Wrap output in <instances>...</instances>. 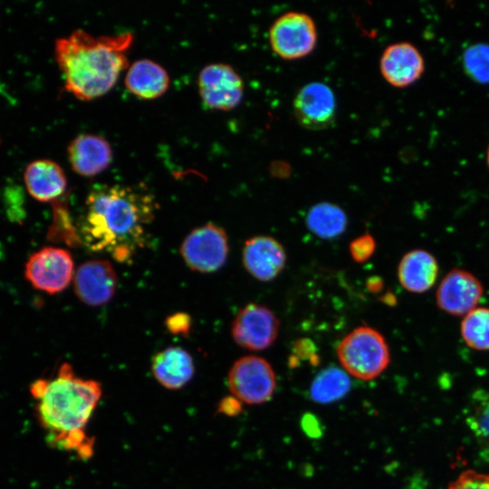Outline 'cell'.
<instances>
[{
	"label": "cell",
	"mask_w": 489,
	"mask_h": 489,
	"mask_svg": "<svg viewBox=\"0 0 489 489\" xmlns=\"http://www.w3.org/2000/svg\"><path fill=\"white\" fill-rule=\"evenodd\" d=\"M156 210L155 198L140 187L96 186L85 200L80 238L91 251L128 263L145 245Z\"/></svg>",
	"instance_id": "cell-1"
},
{
	"label": "cell",
	"mask_w": 489,
	"mask_h": 489,
	"mask_svg": "<svg viewBox=\"0 0 489 489\" xmlns=\"http://www.w3.org/2000/svg\"><path fill=\"white\" fill-rule=\"evenodd\" d=\"M31 393L37 399L36 412L47 441L89 458L94 442L86 427L101 398V384L76 376L72 367L63 363L53 379L34 381Z\"/></svg>",
	"instance_id": "cell-2"
},
{
	"label": "cell",
	"mask_w": 489,
	"mask_h": 489,
	"mask_svg": "<svg viewBox=\"0 0 489 489\" xmlns=\"http://www.w3.org/2000/svg\"><path fill=\"white\" fill-rule=\"evenodd\" d=\"M133 34L94 36L77 29L55 41L54 57L64 88L82 101H91L109 92L120 73L129 68L128 51Z\"/></svg>",
	"instance_id": "cell-3"
},
{
	"label": "cell",
	"mask_w": 489,
	"mask_h": 489,
	"mask_svg": "<svg viewBox=\"0 0 489 489\" xmlns=\"http://www.w3.org/2000/svg\"><path fill=\"white\" fill-rule=\"evenodd\" d=\"M337 355L345 371L361 380L378 378L390 361L385 338L369 326H360L348 333L339 343Z\"/></svg>",
	"instance_id": "cell-4"
},
{
	"label": "cell",
	"mask_w": 489,
	"mask_h": 489,
	"mask_svg": "<svg viewBox=\"0 0 489 489\" xmlns=\"http://www.w3.org/2000/svg\"><path fill=\"white\" fill-rule=\"evenodd\" d=\"M276 375L264 358L249 355L234 362L227 375V385L243 404L260 405L269 401L276 388Z\"/></svg>",
	"instance_id": "cell-5"
},
{
	"label": "cell",
	"mask_w": 489,
	"mask_h": 489,
	"mask_svg": "<svg viewBox=\"0 0 489 489\" xmlns=\"http://www.w3.org/2000/svg\"><path fill=\"white\" fill-rule=\"evenodd\" d=\"M273 52L283 59L293 60L309 54L316 45L317 30L312 18L291 11L279 16L269 30Z\"/></svg>",
	"instance_id": "cell-6"
},
{
	"label": "cell",
	"mask_w": 489,
	"mask_h": 489,
	"mask_svg": "<svg viewBox=\"0 0 489 489\" xmlns=\"http://www.w3.org/2000/svg\"><path fill=\"white\" fill-rule=\"evenodd\" d=\"M228 251L226 233L215 224H206L191 231L180 247L187 265L199 273L220 269L226 261Z\"/></svg>",
	"instance_id": "cell-7"
},
{
	"label": "cell",
	"mask_w": 489,
	"mask_h": 489,
	"mask_svg": "<svg viewBox=\"0 0 489 489\" xmlns=\"http://www.w3.org/2000/svg\"><path fill=\"white\" fill-rule=\"evenodd\" d=\"M24 275L36 290L50 294L61 292L72 280V257L63 248L43 247L29 256L25 264Z\"/></svg>",
	"instance_id": "cell-8"
},
{
	"label": "cell",
	"mask_w": 489,
	"mask_h": 489,
	"mask_svg": "<svg viewBox=\"0 0 489 489\" xmlns=\"http://www.w3.org/2000/svg\"><path fill=\"white\" fill-rule=\"evenodd\" d=\"M279 321L265 305L248 303L235 317L232 336L240 347L253 350H264L271 347L277 339Z\"/></svg>",
	"instance_id": "cell-9"
},
{
	"label": "cell",
	"mask_w": 489,
	"mask_h": 489,
	"mask_svg": "<svg viewBox=\"0 0 489 489\" xmlns=\"http://www.w3.org/2000/svg\"><path fill=\"white\" fill-rule=\"evenodd\" d=\"M197 86L202 101L209 109L230 110L243 98L244 83L235 70L225 63H211L198 74Z\"/></svg>",
	"instance_id": "cell-10"
},
{
	"label": "cell",
	"mask_w": 489,
	"mask_h": 489,
	"mask_svg": "<svg viewBox=\"0 0 489 489\" xmlns=\"http://www.w3.org/2000/svg\"><path fill=\"white\" fill-rule=\"evenodd\" d=\"M483 294V285L476 276L466 270L455 268L440 281L436 301L440 310L460 316L475 309Z\"/></svg>",
	"instance_id": "cell-11"
},
{
	"label": "cell",
	"mask_w": 489,
	"mask_h": 489,
	"mask_svg": "<svg viewBox=\"0 0 489 489\" xmlns=\"http://www.w3.org/2000/svg\"><path fill=\"white\" fill-rule=\"evenodd\" d=\"M293 113L305 129L319 130L330 127L336 115L333 91L327 84L320 82L304 85L293 100Z\"/></svg>",
	"instance_id": "cell-12"
},
{
	"label": "cell",
	"mask_w": 489,
	"mask_h": 489,
	"mask_svg": "<svg viewBox=\"0 0 489 489\" xmlns=\"http://www.w3.org/2000/svg\"><path fill=\"white\" fill-rule=\"evenodd\" d=\"M117 274L107 260H90L82 264L73 277L77 297L90 306L109 302L117 289Z\"/></svg>",
	"instance_id": "cell-13"
},
{
	"label": "cell",
	"mask_w": 489,
	"mask_h": 489,
	"mask_svg": "<svg viewBox=\"0 0 489 489\" xmlns=\"http://www.w3.org/2000/svg\"><path fill=\"white\" fill-rule=\"evenodd\" d=\"M379 67L382 76L390 85L403 88L411 85L422 76L425 62L414 44L399 42L384 50Z\"/></svg>",
	"instance_id": "cell-14"
},
{
	"label": "cell",
	"mask_w": 489,
	"mask_h": 489,
	"mask_svg": "<svg viewBox=\"0 0 489 489\" xmlns=\"http://www.w3.org/2000/svg\"><path fill=\"white\" fill-rule=\"evenodd\" d=\"M246 271L261 282L273 280L284 268L286 254L275 238L256 235L247 239L242 252Z\"/></svg>",
	"instance_id": "cell-15"
},
{
	"label": "cell",
	"mask_w": 489,
	"mask_h": 489,
	"mask_svg": "<svg viewBox=\"0 0 489 489\" xmlns=\"http://www.w3.org/2000/svg\"><path fill=\"white\" fill-rule=\"evenodd\" d=\"M68 160L74 172L93 177L104 171L111 163L112 149L109 141L100 136L84 133L73 139L68 146Z\"/></svg>",
	"instance_id": "cell-16"
},
{
	"label": "cell",
	"mask_w": 489,
	"mask_h": 489,
	"mask_svg": "<svg viewBox=\"0 0 489 489\" xmlns=\"http://www.w3.org/2000/svg\"><path fill=\"white\" fill-rule=\"evenodd\" d=\"M30 196L40 202H55L67 188V178L59 164L51 159H37L29 163L24 174Z\"/></svg>",
	"instance_id": "cell-17"
},
{
	"label": "cell",
	"mask_w": 489,
	"mask_h": 489,
	"mask_svg": "<svg viewBox=\"0 0 489 489\" xmlns=\"http://www.w3.org/2000/svg\"><path fill=\"white\" fill-rule=\"evenodd\" d=\"M151 371L156 380L168 389H179L187 385L195 373L191 355L180 347H168L152 359Z\"/></svg>",
	"instance_id": "cell-18"
},
{
	"label": "cell",
	"mask_w": 489,
	"mask_h": 489,
	"mask_svg": "<svg viewBox=\"0 0 489 489\" xmlns=\"http://www.w3.org/2000/svg\"><path fill=\"white\" fill-rule=\"evenodd\" d=\"M437 274L436 259L423 249L408 252L398 266V277L401 286L415 293L428 291L435 284Z\"/></svg>",
	"instance_id": "cell-19"
},
{
	"label": "cell",
	"mask_w": 489,
	"mask_h": 489,
	"mask_svg": "<svg viewBox=\"0 0 489 489\" xmlns=\"http://www.w3.org/2000/svg\"><path fill=\"white\" fill-rule=\"evenodd\" d=\"M124 82L133 95L143 100L157 99L169 87L168 72L149 59H139L129 65Z\"/></svg>",
	"instance_id": "cell-20"
},
{
	"label": "cell",
	"mask_w": 489,
	"mask_h": 489,
	"mask_svg": "<svg viewBox=\"0 0 489 489\" xmlns=\"http://www.w3.org/2000/svg\"><path fill=\"white\" fill-rule=\"evenodd\" d=\"M306 225L311 232L322 239H332L340 235L347 226V216L337 205L321 202L308 212Z\"/></svg>",
	"instance_id": "cell-21"
},
{
	"label": "cell",
	"mask_w": 489,
	"mask_h": 489,
	"mask_svg": "<svg viewBox=\"0 0 489 489\" xmlns=\"http://www.w3.org/2000/svg\"><path fill=\"white\" fill-rule=\"evenodd\" d=\"M351 387L349 374L337 367H329L319 372L312 382L309 395L320 404L335 402L347 395Z\"/></svg>",
	"instance_id": "cell-22"
},
{
	"label": "cell",
	"mask_w": 489,
	"mask_h": 489,
	"mask_svg": "<svg viewBox=\"0 0 489 489\" xmlns=\"http://www.w3.org/2000/svg\"><path fill=\"white\" fill-rule=\"evenodd\" d=\"M460 332L469 348L489 350V308H475L465 314L461 321Z\"/></svg>",
	"instance_id": "cell-23"
},
{
	"label": "cell",
	"mask_w": 489,
	"mask_h": 489,
	"mask_svg": "<svg viewBox=\"0 0 489 489\" xmlns=\"http://www.w3.org/2000/svg\"><path fill=\"white\" fill-rule=\"evenodd\" d=\"M466 420L480 447L489 455V392L474 398Z\"/></svg>",
	"instance_id": "cell-24"
},
{
	"label": "cell",
	"mask_w": 489,
	"mask_h": 489,
	"mask_svg": "<svg viewBox=\"0 0 489 489\" xmlns=\"http://www.w3.org/2000/svg\"><path fill=\"white\" fill-rule=\"evenodd\" d=\"M462 66L474 82L489 83V44L478 43L469 45L462 54Z\"/></svg>",
	"instance_id": "cell-25"
},
{
	"label": "cell",
	"mask_w": 489,
	"mask_h": 489,
	"mask_svg": "<svg viewBox=\"0 0 489 489\" xmlns=\"http://www.w3.org/2000/svg\"><path fill=\"white\" fill-rule=\"evenodd\" d=\"M447 489H489V475L465 471L453 481Z\"/></svg>",
	"instance_id": "cell-26"
},
{
	"label": "cell",
	"mask_w": 489,
	"mask_h": 489,
	"mask_svg": "<svg viewBox=\"0 0 489 489\" xmlns=\"http://www.w3.org/2000/svg\"><path fill=\"white\" fill-rule=\"evenodd\" d=\"M375 248V240L369 234L357 237L350 244V255L357 263L367 261L373 254Z\"/></svg>",
	"instance_id": "cell-27"
},
{
	"label": "cell",
	"mask_w": 489,
	"mask_h": 489,
	"mask_svg": "<svg viewBox=\"0 0 489 489\" xmlns=\"http://www.w3.org/2000/svg\"><path fill=\"white\" fill-rule=\"evenodd\" d=\"M166 325L171 333L185 336L191 328V318L185 312H177L167 319Z\"/></svg>",
	"instance_id": "cell-28"
},
{
	"label": "cell",
	"mask_w": 489,
	"mask_h": 489,
	"mask_svg": "<svg viewBox=\"0 0 489 489\" xmlns=\"http://www.w3.org/2000/svg\"><path fill=\"white\" fill-rule=\"evenodd\" d=\"M218 411L228 417H235L243 411V403L234 396L225 397L218 405Z\"/></svg>",
	"instance_id": "cell-29"
},
{
	"label": "cell",
	"mask_w": 489,
	"mask_h": 489,
	"mask_svg": "<svg viewBox=\"0 0 489 489\" xmlns=\"http://www.w3.org/2000/svg\"><path fill=\"white\" fill-rule=\"evenodd\" d=\"M301 425L305 434L311 437H319L321 435V426L319 419L312 414H305Z\"/></svg>",
	"instance_id": "cell-30"
},
{
	"label": "cell",
	"mask_w": 489,
	"mask_h": 489,
	"mask_svg": "<svg viewBox=\"0 0 489 489\" xmlns=\"http://www.w3.org/2000/svg\"><path fill=\"white\" fill-rule=\"evenodd\" d=\"M486 161H487V166H488V168H489V148H488L487 154H486Z\"/></svg>",
	"instance_id": "cell-31"
}]
</instances>
